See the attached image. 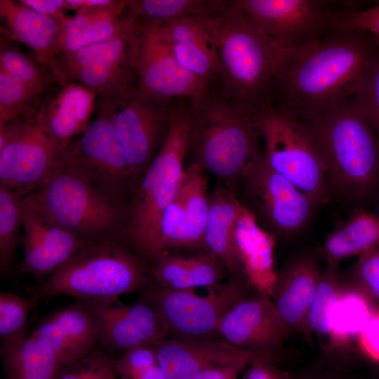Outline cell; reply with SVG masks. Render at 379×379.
<instances>
[{"label": "cell", "mask_w": 379, "mask_h": 379, "mask_svg": "<svg viewBox=\"0 0 379 379\" xmlns=\"http://www.w3.org/2000/svg\"><path fill=\"white\" fill-rule=\"evenodd\" d=\"M379 46L369 34L328 31L309 46L282 50L272 86V105L303 119L353 97Z\"/></svg>", "instance_id": "cell-1"}, {"label": "cell", "mask_w": 379, "mask_h": 379, "mask_svg": "<svg viewBox=\"0 0 379 379\" xmlns=\"http://www.w3.org/2000/svg\"><path fill=\"white\" fill-rule=\"evenodd\" d=\"M321 156L331 193L359 205L379 193V139L352 97L300 119Z\"/></svg>", "instance_id": "cell-2"}, {"label": "cell", "mask_w": 379, "mask_h": 379, "mask_svg": "<svg viewBox=\"0 0 379 379\" xmlns=\"http://www.w3.org/2000/svg\"><path fill=\"white\" fill-rule=\"evenodd\" d=\"M221 65V94L256 113L272 105V86L282 49L232 1L199 16Z\"/></svg>", "instance_id": "cell-3"}, {"label": "cell", "mask_w": 379, "mask_h": 379, "mask_svg": "<svg viewBox=\"0 0 379 379\" xmlns=\"http://www.w3.org/2000/svg\"><path fill=\"white\" fill-rule=\"evenodd\" d=\"M150 265L128 241L87 243L43 281L27 289L39 301L69 296L79 301L119 299L154 284Z\"/></svg>", "instance_id": "cell-4"}, {"label": "cell", "mask_w": 379, "mask_h": 379, "mask_svg": "<svg viewBox=\"0 0 379 379\" xmlns=\"http://www.w3.org/2000/svg\"><path fill=\"white\" fill-rule=\"evenodd\" d=\"M187 154L205 172L231 187L246 166L260 154L257 113L248 107L211 93L190 106Z\"/></svg>", "instance_id": "cell-5"}, {"label": "cell", "mask_w": 379, "mask_h": 379, "mask_svg": "<svg viewBox=\"0 0 379 379\" xmlns=\"http://www.w3.org/2000/svg\"><path fill=\"white\" fill-rule=\"evenodd\" d=\"M191 119L190 107L175 110L163 144L127 205L128 241L149 264L154 258L161 215L182 184Z\"/></svg>", "instance_id": "cell-6"}, {"label": "cell", "mask_w": 379, "mask_h": 379, "mask_svg": "<svg viewBox=\"0 0 379 379\" xmlns=\"http://www.w3.org/2000/svg\"><path fill=\"white\" fill-rule=\"evenodd\" d=\"M22 200L86 243L128 241L126 208L69 173L55 170Z\"/></svg>", "instance_id": "cell-7"}, {"label": "cell", "mask_w": 379, "mask_h": 379, "mask_svg": "<svg viewBox=\"0 0 379 379\" xmlns=\"http://www.w3.org/2000/svg\"><path fill=\"white\" fill-rule=\"evenodd\" d=\"M56 170L91 183L127 208L136 182L117 135L111 100L98 96L88 128L60 150Z\"/></svg>", "instance_id": "cell-8"}, {"label": "cell", "mask_w": 379, "mask_h": 379, "mask_svg": "<svg viewBox=\"0 0 379 379\" xmlns=\"http://www.w3.org/2000/svg\"><path fill=\"white\" fill-rule=\"evenodd\" d=\"M257 126L269 166L292 182L317 205L328 204L331 193L318 149L299 118L269 105L256 114Z\"/></svg>", "instance_id": "cell-9"}, {"label": "cell", "mask_w": 379, "mask_h": 379, "mask_svg": "<svg viewBox=\"0 0 379 379\" xmlns=\"http://www.w3.org/2000/svg\"><path fill=\"white\" fill-rule=\"evenodd\" d=\"M206 295L194 291H178L154 284L142 291L159 311L167 338L184 340H222L219 326L227 312L250 295L244 277H229L220 285L209 288Z\"/></svg>", "instance_id": "cell-10"}, {"label": "cell", "mask_w": 379, "mask_h": 379, "mask_svg": "<svg viewBox=\"0 0 379 379\" xmlns=\"http://www.w3.org/2000/svg\"><path fill=\"white\" fill-rule=\"evenodd\" d=\"M135 70L137 90L158 100L186 98L194 106L210 93L211 83L183 67L173 55L158 24L138 20Z\"/></svg>", "instance_id": "cell-11"}, {"label": "cell", "mask_w": 379, "mask_h": 379, "mask_svg": "<svg viewBox=\"0 0 379 379\" xmlns=\"http://www.w3.org/2000/svg\"><path fill=\"white\" fill-rule=\"evenodd\" d=\"M265 35L282 50L300 48L334 29L337 11L320 0H234Z\"/></svg>", "instance_id": "cell-12"}, {"label": "cell", "mask_w": 379, "mask_h": 379, "mask_svg": "<svg viewBox=\"0 0 379 379\" xmlns=\"http://www.w3.org/2000/svg\"><path fill=\"white\" fill-rule=\"evenodd\" d=\"M109 99L115 131L137 186L163 144L175 109L137 88Z\"/></svg>", "instance_id": "cell-13"}, {"label": "cell", "mask_w": 379, "mask_h": 379, "mask_svg": "<svg viewBox=\"0 0 379 379\" xmlns=\"http://www.w3.org/2000/svg\"><path fill=\"white\" fill-rule=\"evenodd\" d=\"M59 152L20 117L0 125V187L22 198L29 194L55 171Z\"/></svg>", "instance_id": "cell-14"}, {"label": "cell", "mask_w": 379, "mask_h": 379, "mask_svg": "<svg viewBox=\"0 0 379 379\" xmlns=\"http://www.w3.org/2000/svg\"><path fill=\"white\" fill-rule=\"evenodd\" d=\"M241 178L260 214L282 234L302 230L318 206L295 185L272 169L261 154L246 166Z\"/></svg>", "instance_id": "cell-15"}, {"label": "cell", "mask_w": 379, "mask_h": 379, "mask_svg": "<svg viewBox=\"0 0 379 379\" xmlns=\"http://www.w3.org/2000/svg\"><path fill=\"white\" fill-rule=\"evenodd\" d=\"M97 93L77 81L55 83L33 98L20 116L61 150L89 126Z\"/></svg>", "instance_id": "cell-16"}, {"label": "cell", "mask_w": 379, "mask_h": 379, "mask_svg": "<svg viewBox=\"0 0 379 379\" xmlns=\"http://www.w3.org/2000/svg\"><path fill=\"white\" fill-rule=\"evenodd\" d=\"M79 301V300H78ZM91 310L99 325V344L114 352L154 343L167 338L164 319L147 298L125 305L119 299L81 301Z\"/></svg>", "instance_id": "cell-17"}, {"label": "cell", "mask_w": 379, "mask_h": 379, "mask_svg": "<svg viewBox=\"0 0 379 379\" xmlns=\"http://www.w3.org/2000/svg\"><path fill=\"white\" fill-rule=\"evenodd\" d=\"M22 202L23 255L14 273L30 274L38 284L60 268L87 243Z\"/></svg>", "instance_id": "cell-18"}, {"label": "cell", "mask_w": 379, "mask_h": 379, "mask_svg": "<svg viewBox=\"0 0 379 379\" xmlns=\"http://www.w3.org/2000/svg\"><path fill=\"white\" fill-rule=\"evenodd\" d=\"M221 339L237 347L273 354L289 333L269 297L258 293L239 301L225 314L219 326Z\"/></svg>", "instance_id": "cell-19"}, {"label": "cell", "mask_w": 379, "mask_h": 379, "mask_svg": "<svg viewBox=\"0 0 379 379\" xmlns=\"http://www.w3.org/2000/svg\"><path fill=\"white\" fill-rule=\"evenodd\" d=\"M152 345L164 379H197L204 371L213 366L244 369L256 354L218 339L166 338Z\"/></svg>", "instance_id": "cell-20"}, {"label": "cell", "mask_w": 379, "mask_h": 379, "mask_svg": "<svg viewBox=\"0 0 379 379\" xmlns=\"http://www.w3.org/2000/svg\"><path fill=\"white\" fill-rule=\"evenodd\" d=\"M29 335L44 343L65 366L97 348L100 329L89 307L76 300L41 317Z\"/></svg>", "instance_id": "cell-21"}, {"label": "cell", "mask_w": 379, "mask_h": 379, "mask_svg": "<svg viewBox=\"0 0 379 379\" xmlns=\"http://www.w3.org/2000/svg\"><path fill=\"white\" fill-rule=\"evenodd\" d=\"M0 16L6 27L1 32L29 47L34 56L46 66L60 84L69 80L58 62V41L61 23L40 14L18 1L0 0Z\"/></svg>", "instance_id": "cell-22"}, {"label": "cell", "mask_w": 379, "mask_h": 379, "mask_svg": "<svg viewBox=\"0 0 379 379\" xmlns=\"http://www.w3.org/2000/svg\"><path fill=\"white\" fill-rule=\"evenodd\" d=\"M321 271L316 255L305 253L278 274L271 299L289 334L307 331V319Z\"/></svg>", "instance_id": "cell-23"}, {"label": "cell", "mask_w": 379, "mask_h": 379, "mask_svg": "<svg viewBox=\"0 0 379 379\" xmlns=\"http://www.w3.org/2000/svg\"><path fill=\"white\" fill-rule=\"evenodd\" d=\"M234 237L246 280L256 293L271 298L278 278L274 258V235L262 228L255 215L243 205Z\"/></svg>", "instance_id": "cell-24"}, {"label": "cell", "mask_w": 379, "mask_h": 379, "mask_svg": "<svg viewBox=\"0 0 379 379\" xmlns=\"http://www.w3.org/2000/svg\"><path fill=\"white\" fill-rule=\"evenodd\" d=\"M159 25L173 55L183 67L211 84L220 79L219 58L199 16Z\"/></svg>", "instance_id": "cell-25"}, {"label": "cell", "mask_w": 379, "mask_h": 379, "mask_svg": "<svg viewBox=\"0 0 379 379\" xmlns=\"http://www.w3.org/2000/svg\"><path fill=\"white\" fill-rule=\"evenodd\" d=\"M204 244L225 264L229 277H244L235 243V227L243 205L232 189L218 181L208 194Z\"/></svg>", "instance_id": "cell-26"}, {"label": "cell", "mask_w": 379, "mask_h": 379, "mask_svg": "<svg viewBox=\"0 0 379 379\" xmlns=\"http://www.w3.org/2000/svg\"><path fill=\"white\" fill-rule=\"evenodd\" d=\"M0 358L4 379H58L65 367L44 343L29 335L1 341Z\"/></svg>", "instance_id": "cell-27"}, {"label": "cell", "mask_w": 379, "mask_h": 379, "mask_svg": "<svg viewBox=\"0 0 379 379\" xmlns=\"http://www.w3.org/2000/svg\"><path fill=\"white\" fill-rule=\"evenodd\" d=\"M178 193L183 202L182 251L206 252L204 232L208 214L209 192L206 172L199 165L190 163L185 168Z\"/></svg>", "instance_id": "cell-28"}, {"label": "cell", "mask_w": 379, "mask_h": 379, "mask_svg": "<svg viewBox=\"0 0 379 379\" xmlns=\"http://www.w3.org/2000/svg\"><path fill=\"white\" fill-rule=\"evenodd\" d=\"M378 248L379 216L359 210L327 236L323 253L326 262L338 264L343 259Z\"/></svg>", "instance_id": "cell-29"}, {"label": "cell", "mask_w": 379, "mask_h": 379, "mask_svg": "<svg viewBox=\"0 0 379 379\" xmlns=\"http://www.w3.org/2000/svg\"><path fill=\"white\" fill-rule=\"evenodd\" d=\"M0 70L25 86L35 97L51 85L60 83L46 66L34 56L26 53L1 32Z\"/></svg>", "instance_id": "cell-30"}, {"label": "cell", "mask_w": 379, "mask_h": 379, "mask_svg": "<svg viewBox=\"0 0 379 379\" xmlns=\"http://www.w3.org/2000/svg\"><path fill=\"white\" fill-rule=\"evenodd\" d=\"M373 312L360 293L350 286L343 288L331 314V342L335 346L347 344L354 336H358Z\"/></svg>", "instance_id": "cell-31"}, {"label": "cell", "mask_w": 379, "mask_h": 379, "mask_svg": "<svg viewBox=\"0 0 379 379\" xmlns=\"http://www.w3.org/2000/svg\"><path fill=\"white\" fill-rule=\"evenodd\" d=\"M22 202L20 196L0 187V274L8 277L15 272V257L22 245L23 234Z\"/></svg>", "instance_id": "cell-32"}, {"label": "cell", "mask_w": 379, "mask_h": 379, "mask_svg": "<svg viewBox=\"0 0 379 379\" xmlns=\"http://www.w3.org/2000/svg\"><path fill=\"white\" fill-rule=\"evenodd\" d=\"M221 1L205 0H127L128 10L138 20L164 25L173 20L207 15Z\"/></svg>", "instance_id": "cell-33"}, {"label": "cell", "mask_w": 379, "mask_h": 379, "mask_svg": "<svg viewBox=\"0 0 379 379\" xmlns=\"http://www.w3.org/2000/svg\"><path fill=\"white\" fill-rule=\"evenodd\" d=\"M338 265V263L326 262L325 268L321 271L307 319V331H312L319 335L329 334L331 311L343 289Z\"/></svg>", "instance_id": "cell-34"}, {"label": "cell", "mask_w": 379, "mask_h": 379, "mask_svg": "<svg viewBox=\"0 0 379 379\" xmlns=\"http://www.w3.org/2000/svg\"><path fill=\"white\" fill-rule=\"evenodd\" d=\"M39 300L32 296L25 298L14 293H0V337L9 341L27 336L28 318Z\"/></svg>", "instance_id": "cell-35"}, {"label": "cell", "mask_w": 379, "mask_h": 379, "mask_svg": "<svg viewBox=\"0 0 379 379\" xmlns=\"http://www.w3.org/2000/svg\"><path fill=\"white\" fill-rule=\"evenodd\" d=\"M114 367L121 379H159L161 376L152 344L126 350L118 359H114Z\"/></svg>", "instance_id": "cell-36"}, {"label": "cell", "mask_w": 379, "mask_h": 379, "mask_svg": "<svg viewBox=\"0 0 379 379\" xmlns=\"http://www.w3.org/2000/svg\"><path fill=\"white\" fill-rule=\"evenodd\" d=\"M379 312V248L361 255L353 266L350 286Z\"/></svg>", "instance_id": "cell-37"}, {"label": "cell", "mask_w": 379, "mask_h": 379, "mask_svg": "<svg viewBox=\"0 0 379 379\" xmlns=\"http://www.w3.org/2000/svg\"><path fill=\"white\" fill-rule=\"evenodd\" d=\"M34 97L25 86L0 70V125L20 117Z\"/></svg>", "instance_id": "cell-38"}, {"label": "cell", "mask_w": 379, "mask_h": 379, "mask_svg": "<svg viewBox=\"0 0 379 379\" xmlns=\"http://www.w3.org/2000/svg\"><path fill=\"white\" fill-rule=\"evenodd\" d=\"M352 98L379 139V52Z\"/></svg>", "instance_id": "cell-39"}, {"label": "cell", "mask_w": 379, "mask_h": 379, "mask_svg": "<svg viewBox=\"0 0 379 379\" xmlns=\"http://www.w3.org/2000/svg\"><path fill=\"white\" fill-rule=\"evenodd\" d=\"M349 29L369 34L379 46V0L370 7L338 8L334 29Z\"/></svg>", "instance_id": "cell-40"}, {"label": "cell", "mask_w": 379, "mask_h": 379, "mask_svg": "<svg viewBox=\"0 0 379 379\" xmlns=\"http://www.w3.org/2000/svg\"><path fill=\"white\" fill-rule=\"evenodd\" d=\"M244 379H293L273 361V354L256 353Z\"/></svg>", "instance_id": "cell-41"}, {"label": "cell", "mask_w": 379, "mask_h": 379, "mask_svg": "<svg viewBox=\"0 0 379 379\" xmlns=\"http://www.w3.org/2000/svg\"><path fill=\"white\" fill-rule=\"evenodd\" d=\"M358 340L365 354L379 362V312L374 311L359 333Z\"/></svg>", "instance_id": "cell-42"}, {"label": "cell", "mask_w": 379, "mask_h": 379, "mask_svg": "<svg viewBox=\"0 0 379 379\" xmlns=\"http://www.w3.org/2000/svg\"><path fill=\"white\" fill-rule=\"evenodd\" d=\"M19 2L60 23L68 18L66 13L69 8L66 0H20Z\"/></svg>", "instance_id": "cell-43"}, {"label": "cell", "mask_w": 379, "mask_h": 379, "mask_svg": "<svg viewBox=\"0 0 379 379\" xmlns=\"http://www.w3.org/2000/svg\"><path fill=\"white\" fill-rule=\"evenodd\" d=\"M114 359L103 350L96 348L91 368L86 379H117Z\"/></svg>", "instance_id": "cell-44"}, {"label": "cell", "mask_w": 379, "mask_h": 379, "mask_svg": "<svg viewBox=\"0 0 379 379\" xmlns=\"http://www.w3.org/2000/svg\"><path fill=\"white\" fill-rule=\"evenodd\" d=\"M95 350L81 360L63 367L58 379H86L93 361Z\"/></svg>", "instance_id": "cell-45"}, {"label": "cell", "mask_w": 379, "mask_h": 379, "mask_svg": "<svg viewBox=\"0 0 379 379\" xmlns=\"http://www.w3.org/2000/svg\"><path fill=\"white\" fill-rule=\"evenodd\" d=\"M242 370L237 366H213L204 371L197 379H233Z\"/></svg>", "instance_id": "cell-46"}, {"label": "cell", "mask_w": 379, "mask_h": 379, "mask_svg": "<svg viewBox=\"0 0 379 379\" xmlns=\"http://www.w3.org/2000/svg\"><path fill=\"white\" fill-rule=\"evenodd\" d=\"M113 0H66L69 9L75 10L109 4Z\"/></svg>", "instance_id": "cell-47"}, {"label": "cell", "mask_w": 379, "mask_h": 379, "mask_svg": "<svg viewBox=\"0 0 379 379\" xmlns=\"http://www.w3.org/2000/svg\"><path fill=\"white\" fill-rule=\"evenodd\" d=\"M378 215L379 216V201H378Z\"/></svg>", "instance_id": "cell-48"}, {"label": "cell", "mask_w": 379, "mask_h": 379, "mask_svg": "<svg viewBox=\"0 0 379 379\" xmlns=\"http://www.w3.org/2000/svg\"><path fill=\"white\" fill-rule=\"evenodd\" d=\"M237 378H233V379H237Z\"/></svg>", "instance_id": "cell-49"}]
</instances>
